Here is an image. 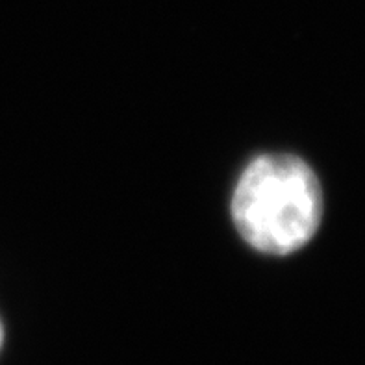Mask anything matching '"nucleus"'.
I'll list each match as a JSON object with an SVG mask.
<instances>
[{"instance_id":"f257e3e1","label":"nucleus","mask_w":365,"mask_h":365,"mask_svg":"<svg viewBox=\"0 0 365 365\" xmlns=\"http://www.w3.org/2000/svg\"><path fill=\"white\" fill-rule=\"evenodd\" d=\"M323 215L317 176L287 154L262 156L241 175L232 217L250 247L267 255H289L315 236Z\"/></svg>"},{"instance_id":"f03ea898","label":"nucleus","mask_w":365,"mask_h":365,"mask_svg":"<svg viewBox=\"0 0 365 365\" xmlns=\"http://www.w3.org/2000/svg\"><path fill=\"white\" fill-rule=\"evenodd\" d=\"M0 345H2V329H0Z\"/></svg>"}]
</instances>
